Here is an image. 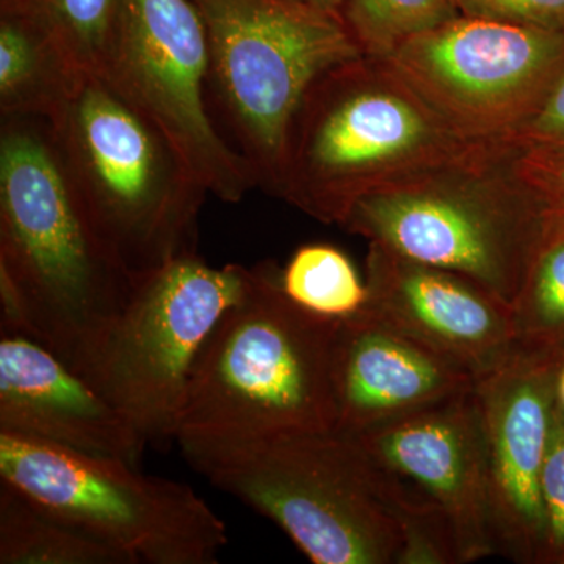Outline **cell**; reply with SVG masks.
<instances>
[{
	"label": "cell",
	"instance_id": "cell-19",
	"mask_svg": "<svg viewBox=\"0 0 564 564\" xmlns=\"http://www.w3.org/2000/svg\"><path fill=\"white\" fill-rule=\"evenodd\" d=\"M516 344L564 355V217L547 212L510 307Z\"/></svg>",
	"mask_w": 564,
	"mask_h": 564
},
{
	"label": "cell",
	"instance_id": "cell-22",
	"mask_svg": "<svg viewBox=\"0 0 564 564\" xmlns=\"http://www.w3.org/2000/svg\"><path fill=\"white\" fill-rule=\"evenodd\" d=\"M85 74H102L117 0H20Z\"/></svg>",
	"mask_w": 564,
	"mask_h": 564
},
{
	"label": "cell",
	"instance_id": "cell-1",
	"mask_svg": "<svg viewBox=\"0 0 564 564\" xmlns=\"http://www.w3.org/2000/svg\"><path fill=\"white\" fill-rule=\"evenodd\" d=\"M185 462L315 564H452L444 522L352 434L182 433Z\"/></svg>",
	"mask_w": 564,
	"mask_h": 564
},
{
	"label": "cell",
	"instance_id": "cell-26",
	"mask_svg": "<svg viewBox=\"0 0 564 564\" xmlns=\"http://www.w3.org/2000/svg\"><path fill=\"white\" fill-rule=\"evenodd\" d=\"M508 147H564V74L540 111L516 133Z\"/></svg>",
	"mask_w": 564,
	"mask_h": 564
},
{
	"label": "cell",
	"instance_id": "cell-14",
	"mask_svg": "<svg viewBox=\"0 0 564 564\" xmlns=\"http://www.w3.org/2000/svg\"><path fill=\"white\" fill-rule=\"evenodd\" d=\"M366 282L364 313L459 364L477 380L514 350L510 307L459 274L369 243Z\"/></svg>",
	"mask_w": 564,
	"mask_h": 564
},
{
	"label": "cell",
	"instance_id": "cell-23",
	"mask_svg": "<svg viewBox=\"0 0 564 564\" xmlns=\"http://www.w3.org/2000/svg\"><path fill=\"white\" fill-rule=\"evenodd\" d=\"M543 545L540 564H564V413L556 403L540 481Z\"/></svg>",
	"mask_w": 564,
	"mask_h": 564
},
{
	"label": "cell",
	"instance_id": "cell-20",
	"mask_svg": "<svg viewBox=\"0 0 564 564\" xmlns=\"http://www.w3.org/2000/svg\"><path fill=\"white\" fill-rule=\"evenodd\" d=\"M281 285L296 306L328 321L356 317L369 302L366 276L343 250L329 243L296 248L281 269Z\"/></svg>",
	"mask_w": 564,
	"mask_h": 564
},
{
	"label": "cell",
	"instance_id": "cell-17",
	"mask_svg": "<svg viewBox=\"0 0 564 564\" xmlns=\"http://www.w3.org/2000/svg\"><path fill=\"white\" fill-rule=\"evenodd\" d=\"M85 73L20 0H3L0 20V115L51 120Z\"/></svg>",
	"mask_w": 564,
	"mask_h": 564
},
{
	"label": "cell",
	"instance_id": "cell-7",
	"mask_svg": "<svg viewBox=\"0 0 564 564\" xmlns=\"http://www.w3.org/2000/svg\"><path fill=\"white\" fill-rule=\"evenodd\" d=\"M209 87L258 187L272 195L289 128L315 80L366 55L343 14L303 0H193Z\"/></svg>",
	"mask_w": 564,
	"mask_h": 564
},
{
	"label": "cell",
	"instance_id": "cell-16",
	"mask_svg": "<svg viewBox=\"0 0 564 564\" xmlns=\"http://www.w3.org/2000/svg\"><path fill=\"white\" fill-rule=\"evenodd\" d=\"M477 378L367 313L340 322L336 430L361 434L473 391Z\"/></svg>",
	"mask_w": 564,
	"mask_h": 564
},
{
	"label": "cell",
	"instance_id": "cell-21",
	"mask_svg": "<svg viewBox=\"0 0 564 564\" xmlns=\"http://www.w3.org/2000/svg\"><path fill=\"white\" fill-rule=\"evenodd\" d=\"M454 0H344L343 17L373 57H388L411 36L458 17Z\"/></svg>",
	"mask_w": 564,
	"mask_h": 564
},
{
	"label": "cell",
	"instance_id": "cell-5",
	"mask_svg": "<svg viewBox=\"0 0 564 564\" xmlns=\"http://www.w3.org/2000/svg\"><path fill=\"white\" fill-rule=\"evenodd\" d=\"M50 122L82 202L129 272L198 252L209 192L166 133L106 77L85 74Z\"/></svg>",
	"mask_w": 564,
	"mask_h": 564
},
{
	"label": "cell",
	"instance_id": "cell-28",
	"mask_svg": "<svg viewBox=\"0 0 564 564\" xmlns=\"http://www.w3.org/2000/svg\"><path fill=\"white\" fill-rule=\"evenodd\" d=\"M556 403L564 413V358L560 364L558 375H556Z\"/></svg>",
	"mask_w": 564,
	"mask_h": 564
},
{
	"label": "cell",
	"instance_id": "cell-9",
	"mask_svg": "<svg viewBox=\"0 0 564 564\" xmlns=\"http://www.w3.org/2000/svg\"><path fill=\"white\" fill-rule=\"evenodd\" d=\"M251 269L181 256L135 284L87 375L150 443L176 441L193 367L221 315L242 299Z\"/></svg>",
	"mask_w": 564,
	"mask_h": 564
},
{
	"label": "cell",
	"instance_id": "cell-4",
	"mask_svg": "<svg viewBox=\"0 0 564 564\" xmlns=\"http://www.w3.org/2000/svg\"><path fill=\"white\" fill-rule=\"evenodd\" d=\"M339 326L296 306L282 291L276 263L252 267L242 299L221 315L196 359L176 437L336 430Z\"/></svg>",
	"mask_w": 564,
	"mask_h": 564
},
{
	"label": "cell",
	"instance_id": "cell-18",
	"mask_svg": "<svg viewBox=\"0 0 564 564\" xmlns=\"http://www.w3.org/2000/svg\"><path fill=\"white\" fill-rule=\"evenodd\" d=\"M0 564H137L0 484Z\"/></svg>",
	"mask_w": 564,
	"mask_h": 564
},
{
	"label": "cell",
	"instance_id": "cell-3",
	"mask_svg": "<svg viewBox=\"0 0 564 564\" xmlns=\"http://www.w3.org/2000/svg\"><path fill=\"white\" fill-rule=\"evenodd\" d=\"M491 148L464 140L386 58L366 54L304 95L272 195L340 225L362 196Z\"/></svg>",
	"mask_w": 564,
	"mask_h": 564
},
{
	"label": "cell",
	"instance_id": "cell-10",
	"mask_svg": "<svg viewBox=\"0 0 564 564\" xmlns=\"http://www.w3.org/2000/svg\"><path fill=\"white\" fill-rule=\"evenodd\" d=\"M384 58L464 140L508 147L562 79L564 33L458 14Z\"/></svg>",
	"mask_w": 564,
	"mask_h": 564
},
{
	"label": "cell",
	"instance_id": "cell-13",
	"mask_svg": "<svg viewBox=\"0 0 564 564\" xmlns=\"http://www.w3.org/2000/svg\"><path fill=\"white\" fill-rule=\"evenodd\" d=\"M352 436L436 511L456 563L497 555L484 426L474 389Z\"/></svg>",
	"mask_w": 564,
	"mask_h": 564
},
{
	"label": "cell",
	"instance_id": "cell-27",
	"mask_svg": "<svg viewBox=\"0 0 564 564\" xmlns=\"http://www.w3.org/2000/svg\"><path fill=\"white\" fill-rule=\"evenodd\" d=\"M310 6L318 7V9L333 11V13L343 14L344 0H303Z\"/></svg>",
	"mask_w": 564,
	"mask_h": 564
},
{
	"label": "cell",
	"instance_id": "cell-6",
	"mask_svg": "<svg viewBox=\"0 0 564 564\" xmlns=\"http://www.w3.org/2000/svg\"><path fill=\"white\" fill-rule=\"evenodd\" d=\"M510 152L491 148L369 193L339 226L400 258L459 274L511 307L547 212L511 176Z\"/></svg>",
	"mask_w": 564,
	"mask_h": 564
},
{
	"label": "cell",
	"instance_id": "cell-2",
	"mask_svg": "<svg viewBox=\"0 0 564 564\" xmlns=\"http://www.w3.org/2000/svg\"><path fill=\"white\" fill-rule=\"evenodd\" d=\"M96 228L51 122L0 124V313L87 378L135 284Z\"/></svg>",
	"mask_w": 564,
	"mask_h": 564
},
{
	"label": "cell",
	"instance_id": "cell-25",
	"mask_svg": "<svg viewBox=\"0 0 564 564\" xmlns=\"http://www.w3.org/2000/svg\"><path fill=\"white\" fill-rule=\"evenodd\" d=\"M459 14L564 33V0H454Z\"/></svg>",
	"mask_w": 564,
	"mask_h": 564
},
{
	"label": "cell",
	"instance_id": "cell-12",
	"mask_svg": "<svg viewBox=\"0 0 564 564\" xmlns=\"http://www.w3.org/2000/svg\"><path fill=\"white\" fill-rule=\"evenodd\" d=\"M563 352L516 344L500 366L475 381L488 458L497 555L540 564V481L556 408Z\"/></svg>",
	"mask_w": 564,
	"mask_h": 564
},
{
	"label": "cell",
	"instance_id": "cell-15",
	"mask_svg": "<svg viewBox=\"0 0 564 564\" xmlns=\"http://www.w3.org/2000/svg\"><path fill=\"white\" fill-rule=\"evenodd\" d=\"M0 432L135 466L148 445L87 378L14 333L0 337Z\"/></svg>",
	"mask_w": 564,
	"mask_h": 564
},
{
	"label": "cell",
	"instance_id": "cell-11",
	"mask_svg": "<svg viewBox=\"0 0 564 564\" xmlns=\"http://www.w3.org/2000/svg\"><path fill=\"white\" fill-rule=\"evenodd\" d=\"M209 41L193 0H117L101 76L166 133L209 195L240 203L258 187L207 110Z\"/></svg>",
	"mask_w": 564,
	"mask_h": 564
},
{
	"label": "cell",
	"instance_id": "cell-8",
	"mask_svg": "<svg viewBox=\"0 0 564 564\" xmlns=\"http://www.w3.org/2000/svg\"><path fill=\"white\" fill-rule=\"evenodd\" d=\"M0 480L137 564H215L229 541L191 486L121 459L0 432Z\"/></svg>",
	"mask_w": 564,
	"mask_h": 564
},
{
	"label": "cell",
	"instance_id": "cell-24",
	"mask_svg": "<svg viewBox=\"0 0 564 564\" xmlns=\"http://www.w3.org/2000/svg\"><path fill=\"white\" fill-rule=\"evenodd\" d=\"M508 170L545 212L564 217V147L511 148Z\"/></svg>",
	"mask_w": 564,
	"mask_h": 564
}]
</instances>
